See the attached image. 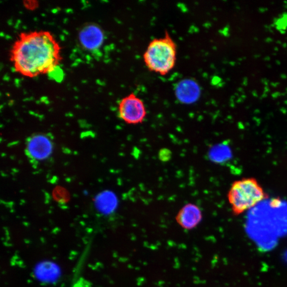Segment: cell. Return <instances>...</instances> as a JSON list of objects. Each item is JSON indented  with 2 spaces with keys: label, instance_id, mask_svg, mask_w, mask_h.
<instances>
[{
  "label": "cell",
  "instance_id": "obj_1",
  "mask_svg": "<svg viewBox=\"0 0 287 287\" xmlns=\"http://www.w3.org/2000/svg\"><path fill=\"white\" fill-rule=\"evenodd\" d=\"M10 59L17 73L25 77L51 74L62 60L59 43L51 32H22L11 47Z\"/></svg>",
  "mask_w": 287,
  "mask_h": 287
},
{
  "label": "cell",
  "instance_id": "obj_2",
  "mask_svg": "<svg viewBox=\"0 0 287 287\" xmlns=\"http://www.w3.org/2000/svg\"><path fill=\"white\" fill-rule=\"evenodd\" d=\"M177 46L168 31L162 37L149 42L143 54L147 68L151 72L166 75L172 71L176 64Z\"/></svg>",
  "mask_w": 287,
  "mask_h": 287
},
{
  "label": "cell",
  "instance_id": "obj_3",
  "mask_svg": "<svg viewBox=\"0 0 287 287\" xmlns=\"http://www.w3.org/2000/svg\"><path fill=\"white\" fill-rule=\"evenodd\" d=\"M227 197L233 213L240 215L263 201L267 194L257 180L247 177L233 182Z\"/></svg>",
  "mask_w": 287,
  "mask_h": 287
},
{
  "label": "cell",
  "instance_id": "obj_4",
  "mask_svg": "<svg viewBox=\"0 0 287 287\" xmlns=\"http://www.w3.org/2000/svg\"><path fill=\"white\" fill-rule=\"evenodd\" d=\"M117 112L120 119L128 124L135 125L142 124L146 117V108L142 99L134 93L120 100Z\"/></svg>",
  "mask_w": 287,
  "mask_h": 287
},
{
  "label": "cell",
  "instance_id": "obj_5",
  "mask_svg": "<svg viewBox=\"0 0 287 287\" xmlns=\"http://www.w3.org/2000/svg\"><path fill=\"white\" fill-rule=\"evenodd\" d=\"M53 145L48 137L44 135H35L30 137L26 145V153L35 161H43L50 156Z\"/></svg>",
  "mask_w": 287,
  "mask_h": 287
},
{
  "label": "cell",
  "instance_id": "obj_6",
  "mask_svg": "<svg viewBox=\"0 0 287 287\" xmlns=\"http://www.w3.org/2000/svg\"><path fill=\"white\" fill-rule=\"evenodd\" d=\"M82 47L88 51L98 50L104 41V34L99 26L89 23L82 28L78 35Z\"/></svg>",
  "mask_w": 287,
  "mask_h": 287
},
{
  "label": "cell",
  "instance_id": "obj_7",
  "mask_svg": "<svg viewBox=\"0 0 287 287\" xmlns=\"http://www.w3.org/2000/svg\"><path fill=\"white\" fill-rule=\"evenodd\" d=\"M202 219L201 209L194 204H187L177 215L176 220L180 226L186 230L195 228Z\"/></svg>",
  "mask_w": 287,
  "mask_h": 287
},
{
  "label": "cell",
  "instance_id": "obj_8",
  "mask_svg": "<svg viewBox=\"0 0 287 287\" xmlns=\"http://www.w3.org/2000/svg\"><path fill=\"white\" fill-rule=\"evenodd\" d=\"M176 95L182 103H191L197 101L200 95V88L196 82L191 79L180 82L176 88Z\"/></svg>",
  "mask_w": 287,
  "mask_h": 287
},
{
  "label": "cell",
  "instance_id": "obj_9",
  "mask_svg": "<svg viewBox=\"0 0 287 287\" xmlns=\"http://www.w3.org/2000/svg\"><path fill=\"white\" fill-rule=\"evenodd\" d=\"M38 277L43 279L51 280L55 278L56 275V269L51 264H44L40 265L37 270Z\"/></svg>",
  "mask_w": 287,
  "mask_h": 287
}]
</instances>
